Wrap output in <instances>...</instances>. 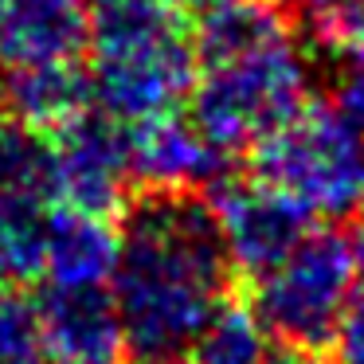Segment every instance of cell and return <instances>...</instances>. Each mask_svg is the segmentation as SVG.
<instances>
[{"label":"cell","mask_w":364,"mask_h":364,"mask_svg":"<svg viewBox=\"0 0 364 364\" xmlns=\"http://www.w3.org/2000/svg\"><path fill=\"white\" fill-rule=\"evenodd\" d=\"M87 51V0H0V67L55 63Z\"/></svg>","instance_id":"obj_10"},{"label":"cell","mask_w":364,"mask_h":364,"mask_svg":"<svg viewBox=\"0 0 364 364\" xmlns=\"http://www.w3.org/2000/svg\"><path fill=\"white\" fill-rule=\"evenodd\" d=\"M314 95V55L298 36L267 43L235 59L200 67L192 90V122L220 149H255L262 137L301 114Z\"/></svg>","instance_id":"obj_3"},{"label":"cell","mask_w":364,"mask_h":364,"mask_svg":"<svg viewBox=\"0 0 364 364\" xmlns=\"http://www.w3.org/2000/svg\"><path fill=\"white\" fill-rule=\"evenodd\" d=\"M20 364H43V360H36V356H32V360H20Z\"/></svg>","instance_id":"obj_23"},{"label":"cell","mask_w":364,"mask_h":364,"mask_svg":"<svg viewBox=\"0 0 364 364\" xmlns=\"http://www.w3.org/2000/svg\"><path fill=\"white\" fill-rule=\"evenodd\" d=\"M251 168L314 220L341 223L364 208V129L337 106L309 102L255 145Z\"/></svg>","instance_id":"obj_4"},{"label":"cell","mask_w":364,"mask_h":364,"mask_svg":"<svg viewBox=\"0 0 364 364\" xmlns=\"http://www.w3.org/2000/svg\"><path fill=\"white\" fill-rule=\"evenodd\" d=\"M290 4H298V9L309 12L321 28H329V24H337V20H345L348 12H356L364 0H290Z\"/></svg>","instance_id":"obj_20"},{"label":"cell","mask_w":364,"mask_h":364,"mask_svg":"<svg viewBox=\"0 0 364 364\" xmlns=\"http://www.w3.org/2000/svg\"><path fill=\"white\" fill-rule=\"evenodd\" d=\"M48 196H24L9 192L0 196V286H24L43 278L48 262Z\"/></svg>","instance_id":"obj_14"},{"label":"cell","mask_w":364,"mask_h":364,"mask_svg":"<svg viewBox=\"0 0 364 364\" xmlns=\"http://www.w3.org/2000/svg\"><path fill=\"white\" fill-rule=\"evenodd\" d=\"M176 4H181L184 12H200V16H204V12L220 9V4H228V0H176Z\"/></svg>","instance_id":"obj_22"},{"label":"cell","mask_w":364,"mask_h":364,"mask_svg":"<svg viewBox=\"0 0 364 364\" xmlns=\"http://www.w3.org/2000/svg\"><path fill=\"white\" fill-rule=\"evenodd\" d=\"M122 251L110 278L122 341L134 364H181L231 298L228 259L204 192H134L122 208Z\"/></svg>","instance_id":"obj_1"},{"label":"cell","mask_w":364,"mask_h":364,"mask_svg":"<svg viewBox=\"0 0 364 364\" xmlns=\"http://www.w3.org/2000/svg\"><path fill=\"white\" fill-rule=\"evenodd\" d=\"M129 129L98 114H82L51 137V196L67 208L114 215L134 200Z\"/></svg>","instance_id":"obj_6"},{"label":"cell","mask_w":364,"mask_h":364,"mask_svg":"<svg viewBox=\"0 0 364 364\" xmlns=\"http://www.w3.org/2000/svg\"><path fill=\"white\" fill-rule=\"evenodd\" d=\"M9 192L51 200V141L24 122L0 114V196Z\"/></svg>","instance_id":"obj_16"},{"label":"cell","mask_w":364,"mask_h":364,"mask_svg":"<svg viewBox=\"0 0 364 364\" xmlns=\"http://www.w3.org/2000/svg\"><path fill=\"white\" fill-rule=\"evenodd\" d=\"M329 43V79H333V106L345 110L364 129V4L345 20L321 28Z\"/></svg>","instance_id":"obj_17"},{"label":"cell","mask_w":364,"mask_h":364,"mask_svg":"<svg viewBox=\"0 0 364 364\" xmlns=\"http://www.w3.org/2000/svg\"><path fill=\"white\" fill-rule=\"evenodd\" d=\"M267 353V325L259 321V314L228 298L200 329L181 364H262Z\"/></svg>","instance_id":"obj_15"},{"label":"cell","mask_w":364,"mask_h":364,"mask_svg":"<svg viewBox=\"0 0 364 364\" xmlns=\"http://www.w3.org/2000/svg\"><path fill=\"white\" fill-rule=\"evenodd\" d=\"M208 200H212L215 223H220L235 274H247L255 282L270 274L314 231V215L259 176H251V181H231L228 176L220 188H212Z\"/></svg>","instance_id":"obj_7"},{"label":"cell","mask_w":364,"mask_h":364,"mask_svg":"<svg viewBox=\"0 0 364 364\" xmlns=\"http://www.w3.org/2000/svg\"><path fill=\"white\" fill-rule=\"evenodd\" d=\"M290 12L278 0H228L204 12L196 24V55L200 67L259 51L267 43L290 36Z\"/></svg>","instance_id":"obj_13"},{"label":"cell","mask_w":364,"mask_h":364,"mask_svg":"<svg viewBox=\"0 0 364 364\" xmlns=\"http://www.w3.org/2000/svg\"><path fill=\"white\" fill-rule=\"evenodd\" d=\"M134 181L153 192H208L231 176V153L220 149L192 114H165L129 129Z\"/></svg>","instance_id":"obj_8"},{"label":"cell","mask_w":364,"mask_h":364,"mask_svg":"<svg viewBox=\"0 0 364 364\" xmlns=\"http://www.w3.org/2000/svg\"><path fill=\"white\" fill-rule=\"evenodd\" d=\"M122 251V231L110 215L79 212V208H51L48 223V262L43 278L51 286H110Z\"/></svg>","instance_id":"obj_12"},{"label":"cell","mask_w":364,"mask_h":364,"mask_svg":"<svg viewBox=\"0 0 364 364\" xmlns=\"http://www.w3.org/2000/svg\"><path fill=\"white\" fill-rule=\"evenodd\" d=\"M262 364H333V360L321 353V348H314V345L278 341V345H270V353H267V360H262Z\"/></svg>","instance_id":"obj_21"},{"label":"cell","mask_w":364,"mask_h":364,"mask_svg":"<svg viewBox=\"0 0 364 364\" xmlns=\"http://www.w3.org/2000/svg\"><path fill=\"white\" fill-rule=\"evenodd\" d=\"M40 348L51 364H118L126 356L110 286H43Z\"/></svg>","instance_id":"obj_9"},{"label":"cell","mask_w":364,"mask_h":364,"mask_svg":"<svg viewBox=\"0 0 364 364\" xmlns=\"http://www.w3.org/2000/svg\"><path fill=\"white\" fill-rule=\"evenodd\" d=\"M0 98H4V114L36 134H59L82 114H90L95 102V82L90 71L79 59H55V63H36V67H16L4 71L0 82Z\"/></svg>","instance_id":"obj_11"},{"label":"cell","mask_w":364,"mask_h":364,"mask_svg":"<svg viewBox=\"0 0 364 364\" xmlns=\"http://www.w3.org/2000/svg\"><path fill=\"white\" fill-rule=\"evenodd\" d=\"M360 278L356 231L314 228L270 274L255 282L251 309L267 333L294 345H329Z\"/></svg>","instance_id":"obj_5"},{"label":"cell","mask_w":364,"mask_h":364,"mask_svg":"<svg viewBox=\"0 0 364 364\" xmlns=\"http://www.w3.org/2000/svg\"><path fill=\"white\" fill-rule=\"evenodd\" d=\"M40 353V309L16 286H0V364H20Z\"/></svg>","instance_id":"obj_18"},{"label":"cell","mask_w":364,"mask_h":364,"mask_svg":"<svg viewBox=\"0 0 364 364\" xmlns=\"http://www.w3.org/2000/svg\"><path fill=\"white\" fill-rule=\"evenodd\" d=\"M356 243H360V278L333 333V364H364V231H356Z\"/></svg>","instance_id":"obj_19"},{"label":"cell","mask_w":364,"mask_h":364,"mask_svg":"<svg viewBox=\"0 0 364 364\" xmlns=\"http://www.w3.org/2000/svg\"><path fill=\"white\" fill-rule=\"evenodd\" d=\"M95 102L126 129L181 114L200 79L196 28L176 0H87Z\"/></svg>","instance_id":"obj_2"}]
</instances>
